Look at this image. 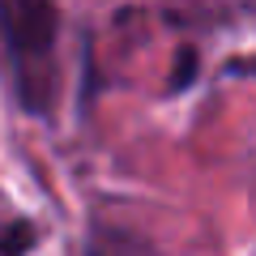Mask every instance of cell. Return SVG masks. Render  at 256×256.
Masks as SVG:
<instances>
[{
    "label": "cell",
    "mask_w": 256,
    "mask_h": 256,
    "mask_svg": "<svg viewBox=\"0 0 256 256\" xmlns=\"http://www.w3.org/2000/svg\"><path fill=\"white\" fill-rule=\"evenodd\" d=\"M86 256H158L146 235L120 222H94L86 230Z\"/></svg>",
    "instance_id": "7a4b0ae2"
},
{
    "label": "cell",
    "mask_w": 256,
    "mask_h": 256,
    "mask_svg": "<svg viewBox=\"0 0 256 256\" xmlns=\"http://www.w3.org/2000/svg\"><path fill=\"white\" fill-rule=\"evenodd\" d=\"M34 239H38V230H34V222H9V226L0 230V256H26L30 248H34Z\"/></svg>",
    "instance_id": "3957f363"
},
{
    "label": "cell",
    "mask_w": 256,
    "mask_h": 256,
    "mask_svg": "<svg viewBox=\"0 0 256 256\" xmlns=\"http://www.w3.org/2000/svg\"><path fill=\"white\" fill-rule=\"evenodd\" d=\"M0 64L13 102L52 120L60 102V0H0Z\"/></svg>",
    "instance_id": "6da1fadb"
},
{
    "label": "cell",
    "mask_w": 256,
    "mask_h": 256,
    "mask_svg": "<svg viewBox=\"0 0 256 256\" xmlns=\"http://www.w3.org/2000/svg\"><path fill=\"white\" fill-rule=\"evenodd\" d=\"M192 77H196V52H184V56H180V73H175L171 90L180 94V90H184V82H192Z\"/></svg>",
    "instance_id": "277c9868"
}]
</instances>
